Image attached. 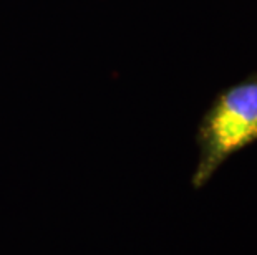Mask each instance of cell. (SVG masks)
Returning a JSON list of instances; mask_svg holds the SVG:
<instances>
[{
    "mask_svg": "<svg viewBox=\"0 0 257 255\" xmlns=\"http://www.w3.org/2000/svg\"><path fill=\"white\" fill-rule=\"evenodd\" d=\"M194 189L204 187L229 157L257 143V72L224 88L207 108L198 128Z\"/></svg>",
    "mask_w": 257,
    "mask_h": 255,
    "instance_id": "cell-1",
    "label": "cell"
}]
</instances>
